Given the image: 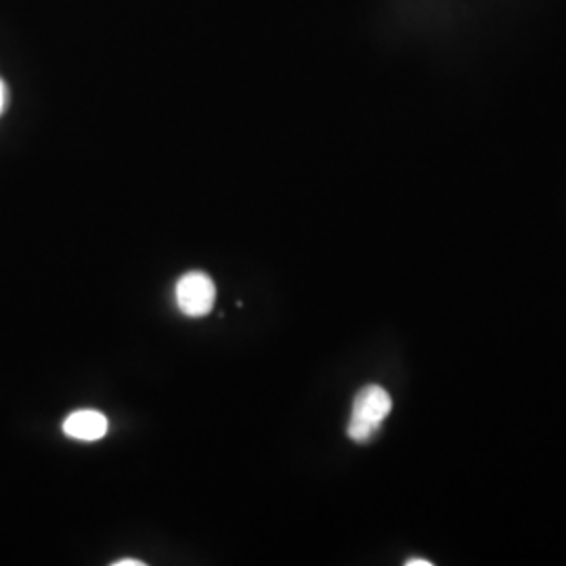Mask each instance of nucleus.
Masks as SVG:
<instances>
[{
  "instance_id": "5",
  "label": "nucleus",
  "mask_w": 566,
  "mask_h": 566,
  "mask_svg": "<svg viewBox=\"0 0 566 566\" xmlns=\"http://www.w3.org/2000/svg\"><path fill=\"white\" fill-rule=\"evenodd\" d=\"M4 105H7V86L0 81V114L4 112Z\"/></svg>"
},
{
  "instance_id": "1",
  "label": "nucleus",
  "mask_w": 566,
  "mask_h": 566,
  "mask_svg": "<svg viewBox=\"0 0 566 566\" xmlns=\"http://www.w3.org/2000/svg\"><path fill=\"white\" fill-rule=\"evenodd\" d=\"M390 409H392V399L382 386L371 385L361 388L353 401V411L346 428V434L350 437V441L369 443L378 434Z\"/></svg>"
},
{
  "instance_id": "2",
  "label": "nucleus",
  "mask_w": 566,
  "mask_h": 566,
  "mask_svg": "<svg viewBox=\"0 0 566 566\" xmlns=\"http://www.w3.org/2000/svg\"><path fill=\"white\" fill-rule=\"evenodd\" d=\"M175 301L182 315L206 317L217 301V287L202 271H189L175 285Z\"/></svg>"
},
{
  "instance_id": "6",
  "label": "nucleus",
  "mask_w": 566,
  "mask_h": 566,
  "mask_svg": "<svg viewBox=\"0 0 566 566\" xmlns=\"http://www.w3.org/2000/svg\"><path fill=\"white\" fill-rule=\"evenodd\" d=\"M407 566H432V563L430 560H422V558H409L407 563H405Z\"/></svg>"
},
{
  "instance_id": "4",
  "label": "nucleus",
  "mask_w": 566,
  "mask_h": 566,
  "mask_svg": "<svg viewBox=\"0 0 566 566\" xmlns=\"http://www.w3.org/2000/svg\"><path fill=\"white\" fill-rule=\"evenodd\" d=\"M114 566H145L143 560H133V558H124V560H116Z\"/></svg>"
},
{
  "instance_id": "3",
  "label": "nucleus",
  "mask_w": 566,
  "mask_h": 566,
  "mask_svg": "<svg viewBox=\"0 0 566 566\" xmlns=\"http://www.w3.org/2000/svg\"><path fill=\"white\" fill-rule=\"evenodd\" d=\"M107 430H109L107 418L103 416L102 411H95V409L74 411L63 422L65 437H70L74 441H82V443L99 441L107 434Z\"/></svg>"
}]
</instances>
